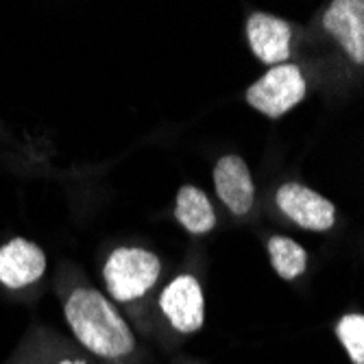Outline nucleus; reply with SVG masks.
I'll use <instances>...</instances> for the list:
<instances>
[{"instance_id": "nucleus-1", "label": "nucleus", "mask_w": 364, "mask_h": 364, "mask_svg": "<svg viewBox=\"0 0 364 364\" xmlns=\"http://www.w3.org/2000/svg\"><path fill=\"white\" fill-rule=\"evenodd\" d=\"M75 338L94 355L120 360L136 351V336L109 299L94 288H77L63 306Z\"/></svg>"}, {"instance_id": "nucleus-2", "label": "nucleus", "mask_w": 364, "mask_h": 364, "mask_svg": "<svg viewBox=\"0 0 364 364\" xmlns=\"http://www.w3.org/2000/svg\"><path fill=\"white\" fill-rule=\"evenodd\" d=\"M159 277V259L151 251L122 247L105 262L103 279L118 304H129L144 296Z\"/></svg>"}, {"instance_id": "nucleus-6", "label": "nucleus", "mask_w": 364, "mask_h": 364, "mask_svg": "<svg viewBox=\"0 0 364 364\" xmlns=\"http://www.w3.org/2000/svg\"><path fill=\"white\" fill-rule=\"evenodd\" d=\"M323 28L351 61L364 65V0H334L323 14Z\"/></svg>"}, {"instance_id": "nucleus-12", "label": "nucleus", "mask_w": 364, "mask_h": 364, "mask_svg": "<svg viewBox=\"0 0 364 364\" xmlns=\"http://www.w3.org/2000/svg\"><path fill=\"white\" fill-rule=\"evenodd\" d=\"M336 336L353 364H364V314H345L336 325Z\"/></svg>"}, {"instance_id": "nucleus-11", "label": "nucleus", "mask_w": 364, "mask_h": 364, "mask_svg": "<svg viewBox=\"0 0 364 364\" xmlns=\"http://www.w3.org/2000/svg\"><path fill=\"white\" fill-rule=\"evenodd\" d=\"M269 257L273 264V271L286 282L296 279L308 267L306 249L296 240L286 236H273L269 240Z\"/></svg>"}, {"instance_id": "nucleus-4", "label": "nucleus", "mask_w": 364, "mask_h": 364, "mask_svg": "<svg viewBox=\"0 0 364 364\" xmlns=\"http://www.w3.org/2000/svg\"><path fill=\"white\" fill-rule=\"evenodd\" d=\"M275 201H277V208L292 223H296L308 231H327L336 223L334 203L304 183L288 181L279 186Z\"/></svg>"}, {"instance_id": "nucleus-3", "label": "nucleus", "mask_w": 364, "mask_h": 364, "mask_svg": "<svg viewBox=\"0 0 364 364\" xmlns=\"http://www.w3.org/2000/svg\"><path fill=\"white\" fill-rule=\"evenodd\" d=\"M306 96V79L294 63H282L247 90V103L269 118H282Z\"/></svg>"}, {"instance_id": "nucleus-9", "label": "nucleus", "mask_w": 364, "mask_h": 364, "mask_svg": "<svg viewBox=\"0 0 364 364\" xmlns=\"http://www.w3.org/2000/svg\"><path fill=\"white\" fill-rule=\"evenodd\" d=\"M46 271L44 251L24 238H14L0 249V284L24 288L36 284Z\"/></svg>"}, {"instance_id": "nucleus-5", "label": "nucleus", "mask_w": 364, "mask_h": 364, "mask_svg": "<svg viewBox=\"0 0 364 364\" xmlns=\"http://www.w3.org/2000/svg\"><path fill=\"white\" fill-rule=\"evenodd\" d=\"M159 308L179 334H194L205 323L203 290L192 275H179L164 288Z\"/></svg>"}, {"instance_id": "nucleus-7", "label": "nucleus", "mask_w": 364, "mask_h": 364, "mask_svg": "<svg viewBox=\"0 0 364 364\" xmlns=\"http://www.w3.org/2000/svg\"><path fill=\"white\" fill-rule=\"evenodd\" d=\"M214 188L227 210L236 216H247L255 201L251 171L238 155H225L214 168Z\"/></svg>"}, {"instance_id": "nucleus-10", "label": "nucleus", "mask_w": 364, "mask_h": 364, "mask_svg": "<svg viewBox=\"0 0 364 364\" xmlns=\"http://www.w3.org/2000/svg\"><path fill=\"white\" fill-rule=\"evenodd\" d=\"M177 220L190 231V234H208L216 225L214 205L203 190L196 186H183L177 192Z\"/></svg>"}, {"instance_id": "nucleus-13", "label": "nucleus", "mask_w": 364, "mask_h": 364, "mask_svg": "<svg viewBox=\"0 0 364 364\" xmlns=\"http://www.w3.org/2000/svg\"><path fill=\"white\" fill-rule=\"evenodd\" d=\"M57 364H85L83 360H61V362H57Z\"/></svg>"}, {"instance_id": "nucleus-8", "label": "nucleus", "mask_w": 364, "mask_h": 364, "mask_svg": "<svg viewBox=\"0 0 364 364\" xmlns=\"http://www.w3.org/2000/svg\"><path fill=\"white\" fill-rule=\"evenodd\" d=\"M247 38L253 55L269 65H282L290 57L292 28L286 20L255 11L247 20Z\"/></svg>"}]
</instances>
